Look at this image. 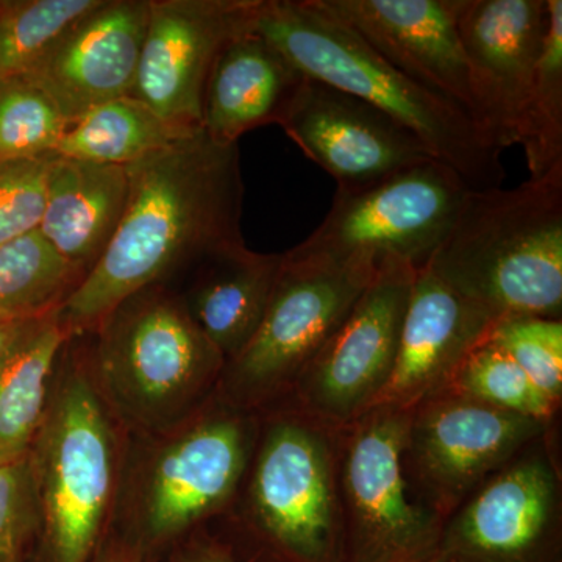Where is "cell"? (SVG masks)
I'll return each mask as SVG.
<instances>
[{
  "label": "cell",
  "instance_id": "cell-20",
  "mask_svg": "<svg viewBox=\"0 0 562 562\" xmlns=\"http://www.w3.org/2000/svg\"><path fill=\"white\" fill-rule=\"evenodd\" d=\"M281 265L283 254H260L241 244L214 251L166 284L227 362L260 327Z\"/></svg>",
  "mask_w": 562,
  "mask_h": 562
},
{
  "label": "cell",
  "instance_id": "cell-4",
  "mask_svg": "<svg viewBox=\"0 0 562 562\" xmlns=\"http://www.w3.org/2000/svg\"><path fill=\"white\" fill-rule=\"evenodd\" d=\"M255 32L308 79L357 95L412 131L473 191L502 188V149L453 103L409 80L316 0H261Z\"/></svg>",
  "mask_w": 562,
  "mask_h": 562
},
{
  "label": "cell",
  "instance_id": "cell-24",
  "mask_svg": "<svg viewBox=\"0 0 562 562\" xmlns=\"http://www.w3.org/2000/svg\"><path fill=\"white\" fill-rule=\"evenodd\" d=\"M195 131L162 120L135 95H124L69 124L54 155L98 165L131 166Z\"/></svg>",
  "mask_w": 562,
  "mask_h": 562
},
{
  "label": "cell",
  "instance_id": "cell-13",
  "mask_svg": "<svg viewBox=\"0 0 562 562\" xmlns=\"http://www.w3.org/2000/svg\"><path fill=\"white\" fill-rule=\"evenodd\" d=\"M550 424L441 391L409 409L406 468L420 494L447 519L542 438Z\"/></svg>",
  "mask_w": 562,
  "mask_h": 562
},
{
  "label": "cell",
  "instance_id": "cell-36",
  "mask_svg": "<svg viewBox=\"0 0 562 562\" xmlns=\"http://www.w3.org/2000/svg\"><path fill=\"white\" fill-rule=\"evenodd\" d=\"M432 562H457V561L441 560V561H432Z\"/></svg>",
  "mask_w": 562,
  "mask_h": 562
},
{
  "label": "cell",
  "instance_id": "cell-5",
  "mask_svg": "<svg viewBox=\"0 0 562 562\" xmlns=\"http://www.w3.org/2000/svg\"><path fill=\"white\" fill-rule=\"evenodd\" d=\"M428 269L495 322L562 314V165L513 190L469 191Z\"/></svg>",
  "mask_w": 562,
  "mask_h": 562
},
{
  "label": "cell",
  "instance_id": "cell-2",
  "mask_svg": "<svg viewBox=\"0 0 562 562\" xmlns=\"http://www.w3.org/2000/svg\"><path fill=\"white\" fill-rule=\"evenodd\" d=\"M260 414L217 392L198 414L168 430L128 431L111 535L154 562L191 532L224 519L236 501Z\"/></svg>",
  "mask_w": 562,
  "mask_h": 562
},
{
  "label": "cell",
  "instance_id": "cell-31",
  "mask_svg": "<svg viewBox=\"0 0 562 562\" xmlns=\"http://www.w3.org/2000/svg\"><path fill=\"white\" fill-rule=\"evenodd\" d=\"M40 536V505L31 458L0 462V562H31Z\"/></svg>",
  "mask_w": 562,
  "mask_h": 562
},
{
  "label": "cell",
  "instance_id": "cell-3",
  "mask_svg": "<svg viewBox=\"0 0 562 562\" xmlns=\"http://www.w3.org/2000/svg\"><path fill=\"white\" fill-rule=\"evenodd\" d=\"M127 439L92 371L90 333L69 336L29 452L40 505L31 562H91L110 531Z\"/></svg>",
  "mask_w": 562,
  "mask_h": 562
},
{
  "label": "cell",
  "instance_id": "cell-11",
  "mask_svg": "<svg viewBox=\"0 0 562 562\" xmlns=\"http://www.w3.org/2000/svg\"><path fill=\"white\" fill-rule=\"evenodd\" d=\"M549 432L447 517L435 561L562 562L561 473Z\"/></svg>",
  "mask_w": 562,
  "mask_h": 562
},
{
  "label": "cell",
  "instance_id": "cell-9",
  "mask_svg": "<svg viewBox=\"0 0 562 562\" xmlns=\"http://www.w3.org/2000/svg\"><path fill=\"white\" fill-rule=\"evenodd\" d=\"M379 268L284 251L260 327L241 353L225 362L220 395L265 413L283 405L306 366L338 330Z\"/></svg>",
  "mask_w": 562,
  "mask_h": 562
},
{
  "label": "cell",
  "instance_id": "cell-17",
  "mask_svg": "<svg viewBox=\"0 0 562 562\" xmlns=\"http://www.w3.org/2000/svg\"><path fill=\"white\" fill-rule=\"evenodd\" d=\"M316 3L414 83L453 103L480 125L471 72L458 31L457 0H316Z\"/></svg>",
  "mask_w": 562,
  "mask_h": 562
},
{
  "label": "cell",
  "instance_id": "cell-34",
  "mask_svg": "<svg viewBox=\"0 0 562 562\" xmlns=\"http://www.w3.org/2000/svg\"><path fill=\"white\" fill-rule=\"evenodd\" d=\"M91 562H143V560L138 553L133 552L131 547L125 546L116 536L109 532Z\"/></svg>",
  "mask_w": 562,
  "mask_h": 562
},
{
  "label": "cell",
  "instance_id": "cell-15",
  "mask_svg": "<svg viewBox=\"0 0 562 562\" xmlns=\"http://www.w3.org/2000/svg\"><path fill=\"white\" fill-rule=\"evenodd\" d=\"M303 154L357 192L403 169L436 160L412 131L357 95L308 79L280 124Z\"/></svg>",
  "mask_w": 562,
  "mask_h": 562
},
{
  "label": "cell",
  "instance_id": "cell-16",
  "mask_svg": "<svg viewBox=\"0 0 562 562\" xmlns=\"http://www.w3.org/2000/svg\"><path fill=\"white\" fill-rule=\"evenodd\" d=\"M476 117L494 143L520 146L541 55L547 0H457Z\"/></svg>",
  "mask_w": 562,
  "mask_h": 562
},
{
  "label": "cell",
  "instance_id": "cell-6",
  "mask_svg": "<svg viewBox=\"0 0 562 562\" xmlns=\"http://www.w3.org/2000/svg\"><path fill=\"white\" fill-rule=\"evenodd\" d=\"M339 428L292 405L260 413L257 442L222 530L260 562H339Z\"/></svg>",
  "mask_w": 562,
  "mask_h": 562
},
{
  "label": "cell",
  "instance_id": "cell-10",
  "mask_svg": "<svg viewBox=\"0 0 562 562\" xmlns=\"http://www.w3.org/2000/svg\"><path fill=\"white\" fill-rule=\"evenodd\" d=\"M471 188L450 166L430 160L366 190L336 191L319 227L292 254L379 268L401 260L425 268L446 239Z\"/></svg>",
  "mask_w": 562,
  "mask_h": 562
},
{
  "label": "cell",
  "instance_id": "cell-29",
  "mask_svg": "<svg viewBox=\"0 0 562 562\" xmlns=\"http://www.w3.org/2000/svg\"><path fill=\"white\" fill-rule=\"evenodd\" d=\"M68 125L31 81L20 77L0 83V161L54 155Z\"/></svg>",
  "mask_w": 562,
  "mask_h": 562
},
{
  "label": "cell",
  "instance_id": "cell-23",
  "mask_svg": "<svg viewBox=\"0 0 562 562\" xmlns=\"http://www.w3.org/2000/svg\"><path fill=\"white\" fill-rule=\"evenodd\" d=\"M69 335L57 313L36 317L0 355V462L27 457L46 413L52 375Z\"/></svg>",
  "mask_w": 562,
  "mask_h": 562
},
{
  "label": "cell",
  "instance_id": "cell-30",
  "mask_svg": "<svg viewBox=\"0 0 562 562\" xmlns=\"http://www.w3.org/2000/svg\"><path fill=\"white\" fill-rule=\"evenodd\" d=\"M490 339L502 347L536 386L560 405L562 397V321L513 317L498 322Z\"/></svg>",
  "mask_w": 562,
  "mask_h": 562
},
{
  "label": "cell",
  "instance_id": "cell-8",
  "mask_svg": "<svg viewBox=\"0 0 562 562\" xmlns=\"http://www.w3.org/2000/svg\"><path fill=\"white\" fill-rule=\"evenodd\" d=\"M409 409L376 405L339 428V562H432L446 519L405 461Z\"/></svg>",
  "mask_w": 562,
  "mask_h": 562
},
{
  "label": "cell",
  "instance_id": "cell-7",
  "mask_svg": "<svg viewBox=\"0 0 562 562\" xmlns=\"http://www.w3.org/2000/svg\"><path fill=\"white\" fill-rule=\"evenodd\" d=\"M90 339L99 387L131 432L176 427L220 392L225 358L169 284L122 301Z\"/></svg>",
  "mask_w": 562,
  "mask_h": 562
},
{
  "label": "cell",
  "instance_id": "cell-21",
  "mask_svg": "<svg viewBox=\"0 0 562 562\" xmlns=\"http://www.w3.org/2000/svg\"><path fill=\"white\" fill-rule=\"evenodd\" d=\"M305 79L255 29L244 33L225 46L211 70L202 128L210 138L232 144L254 128L280 124Z\"/></svg>",
  "mask_w": 562,
  "mask_h": 562
},
{
  "label": "cell",
  "instance_id": "cell-18",
  "mask_svg": "<svg viewBox=\"0 0 562 562\" xmlns=\"http://www.w3.org/2000/svg\"><path fill=\"white\" fill-rule=\"evenodd\" d=\"M147 18L149 0H101L22 79L40 88L68 124L133 95Z\"/></svg>",
  "mask_w": 562,
  "mask_h": 562
},
{
  "label": "cell",
  "instance_id": "cell-28",
  "mask_svg": "<svg viewBox=\"0 0 562 562\" xmlns=\"http://www.w3.org/2000/svg\"><path fill=\"white\" fill-rule=\"evenodd\" d=\"M443 391L543 422H552L560 409L490 338L469 353Z\"/></svg>",
  "mask_w": 562,
  "mask_h": 562
},
{
  "label": "cell",
  "instance_id": "cell-12",
  "mask_svg": "<svg viewBox=\"0 0 562 562\" xmlns=\"http://www.w3.org/2000/svg\"><path fill=\"white\" fill-rule=\"evenodd\" d=\"M416 272L408 262L384 260L283 405L335 428L375 406L394 369Z\"/></svg>",
  "mask_w": 562,
  "mask_h": 562
},
{
  "label": "cell",
  "instance_id": "cell-26",
  "mask_svg": "<svg viewBox=\"0 0 562 562\" xmlns=\"http://www.w3.org/2000/svg\"><path fill=\"white\" fill-rule=\"evenodd\" d=\"M101 0H0V83L25 76Z\"/></svg>",
  "mask_w": 562,
  "mask_h": 562
},
{
  "label": "cell",
  "instance_id": "cell-22",
  "mask_svg": "<svg viewBox=\"0 0 562 562\" xmlns=\"http://www.w3.org/2000/svg\"><path fill=\"white\" fill-rule=\"evenodd\" d=\"M125 166L52 158L47 201L38 231L70 266L91 272L124 214Z\"/></svg>",
  "mask_w": 562,
  "mask_h": 562
},
{
  "label": "cell",
  "instance_id": "cell-35",
  "mask_svg": "<svg viewBox=\"0 0 562 562\" xmlns=\"http://www.w3.org/2000/svg\"><path fill=\"white\" fill-rule=\"evenodd\" d=\"M27 321L0 319V355L3 353L11 342L14 341Z\"/></svg>",
  "mask_w": 562,
  "mask_h": 562
},
{
  "label": "cell",
  "instance_id": "cell-1",
  "mask_svg": "<svg viewBox=\"0 0 562 562\" xmlns=\"http://www.w3.org/2000/svg\"><path fill=\"white\" fill-rule=\"evenodd\" d=\"M125 168L128 195L117 231L57 312L69 336L91 333L135 292L246 244L238 143H220L199 128Z\"/></svg>",
  "mask_w": 562,
  "mask_h": 562
},
{
  "label": "cell",
  "instance_id": "cell-33",
  "mask_svg": "<svg viewBox=\"0 0 562 562\" xmlns=\"http://www.w3.org/2000/svg\"><path fill=\"white\" fill-rule=\"evenodd\" d=\"M154 562H260L244 552L220 524L191 532Z\"/></svg>",
  "mask_w": 562,
  "mask_h": 562
},
{
  "label": "cell",
  "instance_id": "cell-19",
  "mask_svg": "<svg viewBox=\"0 0 562 562\" xmlns=\"http://www.w3.org/2000/svg\"><path fill=\"white\" fill-rule=\"evenodd\" d=\"M495 325L490 314L461 297L427 266L419 269L403 317L394 369L376 405L408 412L446 390Z\"/></svg>",
  "mask_w": 562,
  "mask_h": 562
},
{
  "label": "cell",
  "instance_id": "cell-27",
  "mask_svg": "<svg viewBox=\"0 0 562 562\" xmlns=\"http://www.w3.org/2000/svg\"><path fill=\"white\" fill-rule=\"evenodd\" d=\"M549 24L536 66L522 143L531 179L562 165V2L547 0Z\"/></svg>",
  "mask_w": 562,
  "mask_h": 562
},
{
  "label": "cell",
  "instance_id": "cell-25",
  "mask_svg": "<svg viewBox=\"0 0 562 562\" xmlns=\"http://www.w3.org/2000/svg\"><path fill=\"white\" fill-rule=\"evenodd\" d=\"M85 280L40 231L0 246V319L57 313Z\"/></svg>",
  "mask_w": 562,
  "mask_h": 562
},
{
  "label": "cell",
  "instance_id": "cell-14",
  "mask_svg": "<svg viewBox=\"0 0 562 562\" xmlns=\"http://www.w3.org/2000/svg\"><path fill=\"white\" fill-rule=\"evenodd\" d=\"M261 0H149L133 95L179 127L202 128L206 85L231 41L255 29Z\"/></svg>",
  "mask_w": 562,
  "mask_h": 562
},
{
  "label": "cell",
  "instance_id": "cell-32",
  "mask_svg": "<svg viewBox=\"0 0 562 562\" xmlns=\"http://www.w3.org/2000/svg\"><path fill=\"white\" fill-rule=\"evenodd\" d=\"M54 155L0 161V246L38 231Z\"/></svg>",
  "mask_w": 562,
  "mask_h": 562
}]
</instances>
